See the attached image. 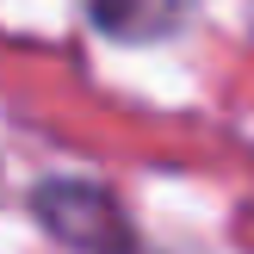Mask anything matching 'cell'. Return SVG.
Wrapping results in <instances>:
<instances>
[{"label":"cell","instance_id":"1","mask_svg":"<svg viewBox=\"0 0 254 254\" xmlns=\"http://www.w3.org/2000/svg\"><path fill=\"white\" fill-rule=\"evenodd\" d=\"M37 217L81 254H130V236H124V211L112 205V192L81 180H50L37 192Z\"/></svg>","mask_w":254,"mask_h":254},{"label":"cell","instance_id":"2","mask_svg":"<svg viewBox=\"0 0 254 254\" xmlns=\"http://www.w3.org/2000/svg\"><path fill=\"white\" fill-rule=\"evenodd\" d=\"M192 0H93V25L124 44H155V37L180 31Z\"/></svg>","mask_w":254,"mask_h":254}]
</instances>
